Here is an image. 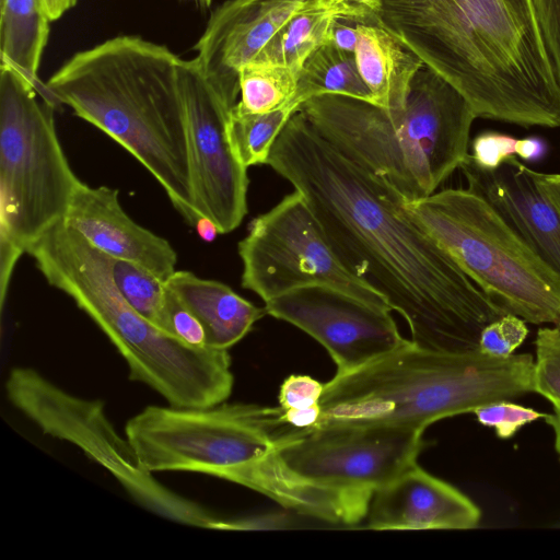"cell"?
<instances>
[{"instance_id": "13", "label": "cell", "mask_w": 560, "mask_h": 560, "mask_svg": "<svg viewBox=\"0 0 560 560\" xmlns=\"http://www.w3.org/2000/svg\"><path fill=\"white\" fill-rule=\"evenodd\" d=\"M178 79L184 103L194 199L201 217L220 234L234 231L247 213L248 177L228 137L232 104L202 74L195 59H180Z\"/></svg>"}, {"instance_id": "41", "label": "cell", "mask_w": 560, "mask_h": 560, "mask_svg": "<svg viewBox=\"0 0 560 560\" xmlns=\"http://www.w3.org/2000/svg\"><path fill=\"white\" fill-rule=\"evenodd\" d=\"M195 228H196L199 236L206 242L213 241L214 237L217 236V234H220L215 224L210 219H208L206 217H202L197 222Z\"/></svg>"}, {"instance_id": "17", "label": "cell", "mask_w": 560, "mask_h": 560, "mask_svg": "<svg viewBox=\"0 0 560 560\" xmlns=\"http://www.w3.org/2000/svg\"><path fill=\"white\" fill-rule=\"evenodd\" d=\"M468 189L488 200L508 224L560 275V214L540 190L533 170L515 156L494 171L477 166L469 154L460 164Z\"/></svg>"}, {"instance_id": "35", "label": "cell", "mask_w": 560, "mask_h": 560, "mask_svg": "<svg viewBox=\"0 0 560 560\" xmlns=\"http://www.w3.org/2000/svg\"><path fill=\"white\" fill-rule=\"evenodd\" d=\"M283 419L296 429H308L317 425L322 417L320 404L301 410H283Z\"/></svg>"}, {"instance_id": "4", "label": "cell", "mask_w": 560, "mask_h": 560, "mask_svg": "<svg viewBox=\"0 0 560 560\" xmlns=\"http://www.w3.org/2000/svg\"><path fill=\"white\" fill-rule=\"evenodd\" d=\"M300 110L341 154L405 201L432 195L459 168L476 119L464 95L427 65L412 78L401 112L339 94L311 97Z\"/></svg>"}, {"instance_id": "33", "label": "cell", "mask_w": 560, "mask_h": 560, "mask_svg": "<svg viewBox=\"0 0 560 560\" xmlns=\"http://www.w3.org/2000/svg\"><path fill=\"white\" fill-rule=\"evenodd\" d=\"M324 384L307 375H290L283 381L279 392L280 408L301 410L319 404Z\"/></svg>"}, {"instance_id": "10", "label": "cell", "mask_w": 560, "mask_h": 560, "mask_svg": "<svg viewBox=\"0 0 560 560\" xmlns=\"http://www.w3.org/2000/svg\"><path fill=\"white\" fill-rule=\"evenodd\" d=\"M8 398L45 434L68 441L105 467L140 505L174 522L212 528L220 520L156 481L129 440L107 419L104 404L74 396L31 368L13 369Z\"/></svg>"}, {"instance_id": "6", "label": "cell", "mask_w": 560, "mask_h": 560, "mask_svg": "<svg viewBox=\"0 0 560 560\" xmlns=\"http://www.w3.org/2000/svg\"><path fill=\"white\" fill-rule=\"evenodd\" d=\"M533 372L534 359L528 353H446L421 349L408 340L325 383L319 423H389L425 430L485 404L533 393Z\"/></svg>"}, {"instance_id": "15", "label": "cell", "mask_w": 560, "mask_h": 560, "mask_svg": "<svg viewBox=\"0 0 560 560\" xmlns=\"http://www.w3.org/2000/svg\"><path fill=\"white\" fill-rule=\"evenodd\" d=\"M317 0H226L211 14L194 46L210 84L236 104L241 68L253 61L282 26Z\"/></svg>"}, {"instance_id": "21", "label": "cell", "mask_w": 560, "mask_h": 560, "mask_svg": "<svg viewBox=\"0 0 560 560\" xmlns=\"http://www.w3.org/2000/svg\"><path fill=\"white\" fill-rule=\"evenodd\" d=\"M49 23L40 0H0V65L16 70L45 100L58 105L38 77Z\"/></svg>"}, {"instance_id": "37", "label": "cell", "mask_w": 560, "mask_h": 560, "mask_svg": "<svg viewBox=\"0 0 560 560\" xmlns=\"http://www.w3.org/2000/svg\"><path fill=\"white\" fill-rule=\"evenodd\" d=\"M533 175L540 190L560 214V174L539 173L533 170Z\"/></svg>"}, {"instance_id": "5", "label": "cell", "mask_w": 560, "mask_h": 560, "mask_svg": "<svg viewBox=\"0 0 560 560\" xmlns=\"http://www.w3.org/2000/svg\"><path fill=\"white\" fill-rule=\"evenodd\" d=\"M46 281L70 296L125 359L129 377L160 394L172 407L224 402L234 377L228 350L194 348L162 331L121 295L113 258L63 221L27 250Z\"/></svg>"}, {"instance_id": "9", "label": "cell", "mask_w": 560, "mask_h": 560, "mask_svg": "<svg viewBox=\"0 0 560 560\" xmlns=\"http://www.w3.org/2000/svg\"><path fill=\"white\" fill-rule=\"evenodd\" d=\"M404 209L502 310L560 328V275L482 196L448 188Z\"/></svg>"}, {"instance_id": "29", "label": "cell", "mask_w": 560, "mask_h": 560, "mask_svg": "<svg viewBox=\"0 0 560 560\" xmlns=\"http://www.w3.org/2000/svg\"><path fill=\"white\" fill-rule=\"evenodd\" d=\"M528 335L526 322L508 313L488 324L480 332L478 349L493 357H509L524 342Z\"/></svg>"}, {"instance_id": "2", "label": "cell", "mask_w": 560, "mask_h": 560, "mask_svg": "<svg viewBox=\"0 0 560 560\" xmlns=\"http://www.w3.org/2000/svg\"><path fill=\"white\" fill-rule=\"evenodd\" d=\"M375 15L476 118L560 127V84L532 0H382Z\"/></svg>"}, {"instance_id": "20", "label": "cell", "mask_w": 560, "mask_h": 560, "mask_svg": "<svg viewBox=\"0 0 560 560\" xmlns=\"http://www.w3.org/2000/svg\"><path fill=\"white\" fill-rule=\"evenodd\" d=\"M166 288L201 323L207 346L229 350L242 340L266 313L238 295L229 285L197 277L186 270L174 271Z\"/></svg>"}, {"instance_id": "3", "label": "cell", "mask_w": 560, "mask_h": 560, "mask_svg": "<svg viewBox=\"0 0 560 560\" xmlns=\"http://www.w3.org/2000/svg\"><path fill=\"white\" fill-rule=\"evenodd\" d=\"M180 58L139 36L119 35L74 54L46 82L69 106L132 154L192 226L196 209Z\"/></svg>"}, {"instance_id": "39", "label": "cell", "mask_w": 560, "mask_h": 560, "mask_svg": "<svg viewBox=\"0 0 560 560\" xmlns=\"http://www.w3.org/2000/svg\"><path fill=\"white\" fill-rule=\"evenodd\" d=\"M320 3L328 8L350 5L375 14L381 7L382 0H320Z\"/></svg>"}, {"instance_id": "40", "label": "cell", "mask_w": 560, "mask_h": 560, "mask_svg": "<svg viewBox=\"0 0 560 560\" xmlns=\"http://www.w3.org/2000/svg\"><path fill=\"white\" fill-rule=\"evenodd\" d=\"M555 434V448L560 457V404H552V412L545 418Z\"/></svg>"}, {"instance_id": "22", "label": "cell", "mask_w": 560, "mask_h": 560, "mask_svg": "<svg viewBox=\"0 0 560 560\" xmlns=\"http://www.w3.org/2000/svg\"><path fill=\"white\" fill-rule=\"evenodd\" d=\"M368 14L372 13L350 5L324 7L320 0H317L294 14L253 61L288 67L299 78L305 60L329 42L331 24L336 16Z\"/></svg>"}, {"instance_id": "8", "label": "cell", "mask_w": 560, "mask_h": 560, "mask_svg": "<svg viewBox=\"0 0 560 560\" xmlns=\"http://www.w3.org/2000/svg\"><path fill=\"white\" fill-rule=\"evenodd\" d=\"M55 107L16 70L0 65L1 305L19 258L63 221L82 183L60 144Z\"/></svg>"}, {"instance_id": "36", "label": "cell", "mask_w": 560, "mask_h": 560, "mask_svg": "<svg viewBox=\"0 0 560 560\" xmlns=\"http://www.w3.org/2000/svg\"><path fill=\"white\" fill-rule=\"evenodd\" d=\"M548 147L544 139L538 137H527L517 139L516 153L525 162H538L547 153Z\"/></svg>"}, {"instance_id": "12", "label": "cell", "mask_w": 560, "mask_h": 560, "mask_svg": "<svg viewBox=\"0 0 560 560\" xmlns=\"http://www.w3.org/2000/svg\"><path fill=\"white\" fill-rule=\"evenodd\" d=\"M424 430L389 423L327 422L291 427L277 454L299 478L328 489L373 492L417 463Z\"/></svg>"}, {"instance_id": "32", "label": "cell", "mask_w": 560, "mask_h": 560, "mask_svg": "<svg viewBox=\"0 0 560 560\" xmlns=\"http://www.w3.org/2000/svg\"><path fill=\"white\" fill-rule=\"evenodd\" d=\"M541 38L560 84V0H532Z\"/></svg>"}, {"instance_id": "30", "label": "cell", "mask_w": 560, "mask_h": 560, "mask_svg": "<svg viewBox=\"0 0 560 560\" xmlns=\"http://www.w3.org/2000/svg\"><path fill=\"white\" fill-rule=\"evenodd\" d=\"M158 328L190 347H208L201 323L167 288Z\"/></svg>"}, {"instance_id": "19", "label": "cell", "mask_w": 560, "mask_h": 560, "mask_svg": "<svg viewBox=\"0 0 560 560\" xmlns=\"http://www.w3.org/2000/svg\"><path fill=\"white\" fill-rule=\"evenodd\" d=\"M352 18L358 33L354 50L358 69L374 104L404 110L412 78L424 62L374 13Z\"/></svg>"}, {"instance_id": "31", "label": "cell", "mask_w": 560, "mask_h": 560, "mask_svg": "<svg viewBox=\"0 0 560 560\" xmlns=\"http://www.w3.org/2000/svg\"><path fill=\"white\" fill-rule=\"evenodd\" d=\"M516 142L517 139L510 135L482 132L474 138L469 156L477 166L494 171L508 159L515 156Z\"/></svg>"}, {"instance_id": "18", "label": "cell", "mask_w": 560, "mask_h": 560, "mask_svg": "<svg viewBox=\"0 0 560 560\" xmlns=\"http://www.w3.org/2000/svg\"><path fill=\"white\" fill-rule=\"evenodd\" d=\"M63 222L102 253L141 266L164 282L176 271L175 249L124 211L115 188L91 187L82 182Z\"/></svg>"}, {"instance_id": "27", "label": "cell", "mask_w": 560, "mask_h": 560, "mask_svg": "<svg viewBox=\"0 0 560 560\" xmlns=\"http://www.w3.org/2000/svg\"><path fill=\"white\" fill-rule=\"evenodd\" d=\"M534 392L560 404V328H539L535 340Z\"/></svg>"}, {"instance_id": "16", "label": "cell", "mask_w": 560, "mask_h": 560, "mask_svg": "<svg viewBox=\"0 0 560 560\" xmlns=\"http://www.w3.org/2000/svg\"><path fill=\"white\" fill-rule=\"evenodd\" d=\"M366 528L470 529L481 511L466 494L413 464L376 489L366 513Z\"/></svg>"}, {"instance_id": "42", "label": "cell", "mask_w": 560, "mask_h": 560, "mask_svg": "<svg viewBox=\"0 0 560 560\" xmlns=\"http://www.w3.org/2000/svg\"><path fill=\"white\" fill-rule=\"evenodd\" d=\"M197 1H199L202 4H205L206 7H209L211 4L212 0H197Z\"/></svg>"}, {"instance_id": "34", "label": "cell", "mask_w": 560, "mask_h": 560, "mask_svg": "<svg viewBox=\"0 0 560 560\" xmlns=\"http://www.w3.org/2000/svg\"><path fill=\"white\" fill-rule=\"evenodd\" d=\"M329 42L342 50L354 54L358 42L355 20L347 15L336 16L331 24Z\"/></svg>"}, {"instance_id": "7", "label": "cell", "mask_w": 560, "mask_h": 560, "mask_svg": "<svg viewBox=\"0 0 560 560\" xmlns=\"http://www.w3.org/2000/svg\"><path fill=\"white\" fill-rule=\"evenodd\" d=\"M292 425L280 407L221 402L200 408L148 406L126 424V438L150 472L191 471L242 485L294 512L316 498L277 454Z\"/></svg>"}, {"instance_id": "1", "label": "cell", "mask_w": 560, "mask_h": 560, "mask_svg": "<svg viewBox=\"0 0 560 560\" xmlns=\"http://www.w3.org/2000/svg\"><path fill=\"white\" fill-rule=\"evenodd\" d=\"M266 164L305 197L337 258L405 318L417 347L479 351L481 330L508 314L406 213L388 183L341 154L301 110Z\"/></svg>"}, {"instance_id": "14", "label": "cell", "mask_w": 560, "mask_h": 560, "mask_svg": "<svg viewBox=\"0 0 560 560\" xmlns=\"http://www.w3.org/2000/svg\"><path fill=\"white\" fill-rule=\"evenodd\" d=\"M266 313L300 328L330 354L337 374L366 365L404 346L390 308L328 285L292 289L268 302Z\"/></svg>"}, {"instance_id": "26", "label": "cell", "mask_w": 560, "mask_h": 560, "mask_svg": "<svg viewBox=\"0 0 560 560\" xmlns=\"http://www.w3.org/2000/svg\"><path fill=\"white\" fill-rule=\"evenodd\" d=\"M113 278L125 300L158 327L165 302V282L141 266L114 258Z\"/></svg>"}, {"instance_id": "23", "label": "cell", "mask_w": 560, "mask_h": 560, "mask_svg": "<svg viewBox=\"0 0 560 560\" xmlns=\"http://www.w3.org/2000/svg\"><path fill=\"white\" fill-rule=\"evenodd\" d=\"M339 94L374 104V98L364 83L353 52L327 42L317 48L304 62L294 98L304 103L311 97Z\"/></svg>"}, {"instance_id": "28", "label": "cell", "mask_w": 560, "mask_h": 560, "mask_svg": "<svg viewBox=\"0 0 560 560\" xmlns=\"http://www.w3.org/2000/svg\"><path fill=\"white\" fill-rule=\"evenodd\" d=\"M474 413L481 425L492 428L502 440L513 438L526 424L548 415L513 402L511 399L485 404L476 408Z\"/></svg>"}, {"instance_id": "25", "label": "cell", "mask_w": 560, "mask_h": 560, "mask_svg": "<svg viewBox=\"0 0 560 560\" xmlns=\"http://www.w3.org/2000/svg\"><path fill=\"white\" fill-rule=\"evenodd\" d=\"M238 83L241 100L236 106L247 113L262 114L294 100L298 75L284 66L252 61L241 68Z\"/></svg>"}, {"instance_id": "11", "label": "cell", "mask_w": 560, "mask_h": 560, "mask_svg": "<svg viewBox=\"0 0 560 560\" xmlns=\"http://www.w3.org/2000/svg\"><path fill=\"white\" fill-rule=\"evenodd\" d=\"M237 248L242 287L264 302L295 288L320 284L390 308L380 293L340 262L307 200L296 189L254 218Z\"/></svg>"}, {"instance_id": "24", "label": "cell", "mask_w": 560, "mask_h": 560, "mask_svg": "<svg viewBox=\"0 0 560 560\" xmlns=\"http://www.w3.org/2000/svg\"><path fill=\"white\" fill-rule=\"evenodd\" d=\"M302 104L294 98L279 109L262 114L244 112L235 104L229 117L228 137L236 159L245 167L266 164L275 141Z\"/></svg>"}, {"instance_id": "38", "label": "cell", "mask_w": 560, "mask_h": 560, "mask_svg": "<svg viewBox=\"0 0 560 560\" xmlns=\"http://www.w3.org/2000/svg\"><path fill=\"white\" fill-rule=\"evenodd\" d=\"M40 3L46 15L52 22L71 10L78 3V0H40Z\"/></svg>"}]
</instances>
